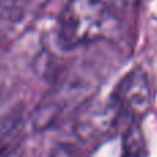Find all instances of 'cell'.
<instances>
[{"label":"cell","mask_w":157,"mask_h":157,"mask_svg":"<svg viewBox=\"0 0 157 157\" xmlns=\"http://www.w3.org/2000/svg\"><path fill=\"white\" fill-rule=\"evenodd\" d=\"M8 150H11L8 149V139L4 138L3 135H0V157H4Z\"/></svg>","instance_id":"cell-8"},{"label":"cell","mask_w":157,"mask_h":157,"mask_svg":"<svg viewBox=\"0 0 157 157\" xmlns=\"http://www.w3.org/2000/svg\"><path fill=\"white\" fill-rule=\"evenodd\" d=\"M112 97L119 103L121 114H125L131 121L139 123V120L146 114L150 108L149 80L141 68H135L120 80Z\"/></svg>","instance_id":"cell-3"},{"label":"cell","mask_w":157,"mask_h":157,"mask_svg":"<svg viewBox=\"0 0 157 157\" xmlns=\"http://www.w3.org/2000/svg\"><path fill=\"white\" fill-rule=\"evenodd\" d=\"M48 0H0V11L10 22H22L37 14Z\"/></svg>","instance_id":"cell-5"},{"label":"cell","mask_w":157,"mask_h":157,"mask_svg":"<svg viewBox=\"0 0 157 157\" xmlns=\"http://www.w3.org/2000/svg\"><path fill=\"white\" fill-rule=\"evenodd\" d=\"M4 157H25V155L21 149H13V150H8Z\"/></svg>","instance_id":"cell-9"},{"label":"cell","mask_w":157,"mask_h":157,"mask_svg":"<svg viewBox=\"0 0 157 157\" xmlns=\"http://www.w3.org/2000/svg\"><path fill=\"white\" fill-rule=\"evenodd\" d=\"M119 103L113 97L88 105L76 120V132L83 139H92L106 134L121 117Z\"/></svg>","instance_id":"cell-4"},{"label":"cell","mask_w":157,"mask_h":157,"mask_svg":"<svg viewBox=\"0 0 157 157\" xmlns=\"http://www.w3.org/2000/svg\"><path fill=\"white\" fill-rule=\"evenodd\" d=\"M109 6H116L120 8H130L138 4L139 0H105Z\"/></svg>","instance_id":"cell-7"},{"label":"cell","mask_w":157,"mask_h":157,"mask_svg":"<svg viewBox=\"0 0 157 157\" xmlns=\"http://www.w3.org/2000/svg\"><path fill=\"white\" fill-rule=\"evenodd\" d=\"M146 142L139 124L131 121L123 136L120 157H146Z\"/></svg>","instance_id":"cell-6"},{"label":"cell","mask_w":157,"mask_h":157,"mask_svg":"<svg viewBox=\"0 0 157 157\" xmlns=\"http://www.w3.org/2000/svg\"><path fill=\"white\" fill-rule=\"evenodd\" d=\"M91 91H94V83L91 80L75 76L69 77L44 99L40 108H37L35 113L36 128L48 127L73 105L84 102Z\"/></svg>","instance_id":"cell-2"},{"label":"cell","mask_w":157,"mask_h":157,"mask_svg":"<svg viewBox=\"0 0 157 157\" xmlns=\"http://www.w3.org/2000/svg\"><path fill=\"white\" fill-rule=\"evenodd\" d=\"M116 26L105 0H69L57 25V43L65 51L101 40Z\"/></svg>","instance_id":"cell-1"}]
</instances>
